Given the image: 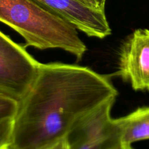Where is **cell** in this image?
Returning a JSON list of instances; mask_svg holds the SVG:
<instances>
[{
  "instance_id": "obj_1",
  "label": "cell",
  "mask_w": 149,
  "mask_h": 149,
  "mask_svg": "<svg viewBox=\"0 0 149 149\" xmlns=\"http://www.w3.org/2000/svg\"><path fill=\"white\" fill-rule=\"evenodd\" d=\"M117 96L108 76L81 65L39 63L33 82L18 101L9 149L47 148Z\"/></svg>"
},
{
  "instance_id": "obj_2",
  "label": "cell",
  "mask_w": 149,
  "mask_h": 149,
  "mask_svg": "<svg viewBox=\"0 0 149 149\" xmlns=\"http://www.w3.org/2000/svg\"><path fill=\"white\" fill-rule=\"evenodd\" d=\"M0 22L19 33L26 47L61 49L77 60L87 51L72 25L33 0H0Z\"/></svg>"
},
{
  "instance_id": "obj_3",
  "label": "cell",
  "mask_w": 149,
  "mask_h": 149,
  "mask_svg": "<svg viewBox=\"0 0 149 149\" xmlns=\"http://www.w3.org/2000/svg\"><path fill=\"white\" fill-rule=\"evenodd\" d=\"M39 65L25 47L0 31V93L19 101L33 82Z\"/></svg>"
},
{
  "instance_id": "obj_4",
  "label": "cell",
  "mask_w": 149,
  "mask_h": 149,
  "mask_svg": "<svg viewBox=\"0 0 149 149\" xmlns=\"http://www.w3.org/2000/svg\"><path fill=\"white\" fill-rule=\"evenodd\" d=\"M108 102L77 122L67 136L70 149H111L121 143L120 132Z\"/></svg>"
},
{
  "instance_id": "obj_5",
  "label": "cell",
  "mask_w": 149,
  "mask_h": 149,
  "mask_svg": "<svg viewBox=\"0 0 149 149\" xmlns=\"http://www.w3.org/2000/svg\"><path fill=\"white\" fill-rule=\"evenodd\" d=\"M117 74L135 91H149L148 29H137L124 41L118 55Z\"/></svg>"
},
{
  "instance_id": "obj_6",
  "label": "cell",
  "mask_w": 149,
  "mask_h": 149,
  "mask_svg": "<svg viewBox=\"0 0 149 149\" xmlns=\"http://www.w3.org/2000/svg\"><path fill=\"white\" fill-rule=\"evenodd\" d=\"M90 37L105 39L112 33L105 12L83 5L75 0H33Z\"/></svg>"
},
{
  "instance_id": "obj_7",
  "label": "cell",
  "mask_w": 149,
  "mask_h": 149,
  "mask_svg": "<svg viewBox=\"0 0 149 149\" xmlns=\"http://www.w3.org/2000/svg\"><path fill=\"white\" fill-rule=\"evenodd\" d=\"M120 132L121 143H133L149 139V106L138 108L131 113L115 119Z\"/></svg>"
},
{
  "instance_id": "obj_8",
  "label": "cell",
  "mask_w": 149,
  "mask_h": 149,
  "mask_svg": "<svg viewBox=\"0 0 149 149\" xmlns=\"http://www.w3.org/2000/svg\"><path fill=\"white\" fill-rule=\"evenodd\" d=\"M18 101L0 93V120L14 118L17 111Z\"/></svg>"
},
{
  "instance_id": "obj_9",
  "label": "cell",
  "mask_w": 149,
  "mask_h": 149,
  "mask_svg": "<svg viewBox=\"0 0 149 149\" xmlns=\"http://www.w3.org/2000/svg\"><path fill=\"white\" fill-rule=\"evenodd\" d=\"M13 127V118L0 120V149H9Z\"/></svg>"
},
{
  "instance_id": "obj_10",
  "label": "cell",
  "mask_w": 149,
  "mask_h": 149,
  "mask_svg": "<svg viewBox=\"0 0 149 149\" xmlns=\"http://www.w3.org/2000/svg\"><path fill=\"white\" fill-rule=\"evenodd\" d=\"M75 1L80 3L83 5L89 7V8L99 10V11L105 12V10L102 8V6L99 4V0H75Z\"/></svg>"
},
{
  "instance_id": "obj_11",
  "label": "cell",
  "mask_w": 149,
  "mask_h": 149,
  "mask_svg": "<svg viewBox=\"0 0 149 149\" xmlns=\"http://www.w3.org/2000/svg\"><path fill=\"white\" fill-rule=\"evenodd\" d=\"M43 149H70V146H69L68 141H67V137L64 139H61V141H58L56 143L47 147V148Z\"/></svg>"
},
{
  "instance_id": "obj_12",
  "label": "cell",
  "mask_w": 149,
  "mask_h": 149,
  "mask_svg": "<svg viewBox=\"0 0 149 149\" xmlns=\"http://www.w3.org/2000/svg\"><path fill=\"white\" fill-rule=\"evenodd\" d=\"M111 149H134L131 147V145H126V144L120 143L118 145L115 146V147Z\"/></svg>"
},
{
  "instance_id": "obj_13",
  "label": "cell",
  "mask_w": 149,
  "mask_h": 149,
  "mask_svg": "<svg viewBox=\"0 0 149 149\" xmlns=\"http://www.w3.org/2000/svg\"><path fill=\"white\" fill-rule=\"evenodd\" d=\"M106 1L107 0H99V4H100V5L102 6V7L104 10H105V3H106Z\"/></svg>"
}]
</instances>
